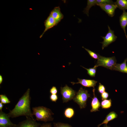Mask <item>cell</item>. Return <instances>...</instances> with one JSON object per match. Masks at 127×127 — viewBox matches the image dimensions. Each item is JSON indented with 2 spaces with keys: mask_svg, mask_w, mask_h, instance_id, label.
Here are the masks:
<instances>
[{
  "mask_svg": "<svg viewBox=\"0 0 127 127\" xmlns=\"http://www.w3.org/2000/svg\"><path fill=\"white\" fill-rule=\"evenodd\" d=\"M3 80L2 76L1 75H0V84H1L2 83Z\"/></svg>",
  "mask_w": 127,
  "mask_h": 127,
  "instance_id": "obj_31",
  "label": "cell"
},
{
  "mask_svg": "<svg viewBox=\"0 0 127 127\" xmlns=\"http://www.w3.org/2000/svg\"><path fill=\"white\" fill-rule=\"evenodd\" d=\"M115 4L120 10L125 11L127 9V0H117Z\"/></svg>",
  "mask_w": 127,
  "mask_h": 127,
  "instance_id": "obj_17",
  "label": "cell"
},
{
  "mask_svg": "<svg viewBox=\"0 0 127 127\" xmlns=\"http://www.w3.org/2000/svg\"><path fill=\"white\" fill-rule=\"evenodd\" d=\"M44 24L45 28L43 32L40 36V38L42 37L48 30L56 25L55 20L50 14L45 20Z\"/></svg>",
  "mask_w": 127,
  "mask_h": 127,
  "instance_id": "obj_12",
  "label": "cell"
},
{
  "mask_svg": "<svg viewBox=\"0 0 127 127\" xmlns=\"http://www.w3.org/2000/svg\"><path fill=\"white\" fill-rule=\"evenodd\" d=\"M54 127H72L70 125L68 124L60 123H54Z\"/></svg>",
  "mask_w": 127,
  "mask_h": 127,
  "instance_id": "obj_25",
  "label": "cell"
},
{
  "mask_svg": "<svg viewBox=\"0 0 127 127\" xmlns=\"http://www.w3.org/2000/svg\"><path fill=\"white\" fill-rule=\"evenodd\" d=\"M33 115H34L36 120L45 122L52 121L53 118L52 115L54 114L49 108L43 106L33 107Z\"/></svg>",
  "mask_w": 127,
  "mask_h": 127,
  "instance_id": "obj_2",
  "label": "cell"
},
{
  "mask_svg": "<svg viewBox=\"0 0 127 127\" xmlns=\"http://www.w3.org/2000/svg\"><path fill=\"white\" fill-rule=\"evenodd\" d=\"M99 92L101 94L105 91V86L100 83H99V85L98 87Z\"/></svg>",
  "mask_w": 127,
  "mask_h": 127,
  "instance_id": "obj_26",
  "label": "cell"
},
{
  "mask_svg": "<svg viewBox=\"0 0 127 127\" xmlns=\"http://www.w3.org/2000/svg\"><path fill=\"white\" fill-rule=\"evenodd\" d=\"M50 92L52 94H56L58 92V91L56 87L55 86H53L50 89Z\"/></svg>",
  "mask_w": 127,
  "mask_h": 127,
  "instance_id": "obj_28",
  "label": "cell"
},
{
  "mask_svg": "<svg viewBox=\"0 0 127 127\" xmlns=\"http://www.w3.org/2000/svg\"><path fill=\"white\" fill-rule=\"evenodd\" d=\"M110 17H113L115 14V11L117 8L115 4H97Z\"/></svg>",
  "mask_w": 127,
  "mask_h": 127,
  "instance_id": "obj_9",
  "label": "cell"
},
{
  "mask_svg": "<svg viewBox=\"0 0 127 127\" xmlns=\"http://www.w3.org/2000/svg\"><path fill=\"white\" fill-rule=\"evenodd\" d=\"M95 5H97L96 0H87V6L86 8L84 9L83 12L88 16L90 9L92 6Z\"/></svg>",
  "mask_w": 127,
  "mask_h": 127,
  "instance_id": "obj_18",
  "label": "cell"
},
{
  "mask_svg": "<svg viewBox=\"0 0 127 127\" xmlns=\"http://www.w3.org/2000/svg\"><path fill=\"white\" fill-rule=\"evenodd\" d=\"M0 101L3 104L8 103L10 102V101L5 95H0Z\"/></svg>",
  "mask_w": 127,
  "mask_h": 127,
  "instance_id": "obj_23",
  "label": "cell"
},
{
  "mask_svg": "<svg viewBox=\"0 0 127 127\" xmlns=\"http://www.w3.org/2000/svg\"><path fill=\"white\" fill-rule=\"evenodd\" d=\"M118 115L114 111H112L109 113L106 116L105 119L100 124H99L98 126L99 127L102 124H107L110 121L117 118Z\"/></svg>",
  "mask_w": 127,
  "mask_h": 127,
  "instance_id": "obj_16",
  "label": "cell"
},
{
  "mask_svg": "<svg viewBox=\"0 0 127 127\" xmlns=\"http://www.w3.org/2000/svg\"><path fill=\"white\" fill-rule=\"evenodd\" d=\"M116 60L115 56L106 57L99 55L95 66L97 67L102 66L112 70L115 65L116 63Z\"/></svg>",
  "mask_w": 127,
  "mask_h": 127,
  "instance_id": "obj_4",
  "label": "cell"
},
{
  "mask_svg": "<svg viewBox=\"0 0 127 127\" xmlns=\"http://www.w3.org/2000/svg\"><path fill=\"white\" fill-rule=\"evenodd\" d=\"M103 127H111L109 126H108L107 125V124H105L104 125Z\"/></svg>",
  "mask_w": 127,
  "mask_h": 127,
  "instance_id": "obj_33",
  "label": "cell"
},
{
  "mask_svg": "<svg viewBox=\"0 0 127 127\" xmlns=\"http://www.w3.org/2000/svg\"><path fill=\"white\" fill-rule=\"evenodd\" d=\"M82 47L84 48L88 53L93 58L95 59H99V55L96 53L95 52H93L89 49L83 47Z\"/></svg>",
  "mask_w": 127,
  "mask_h": 127,
  "instance_id": "obj_22",
  "label": "cell"
},
{
  "mask_svg": "<svg viewBox=\"0 0 127 127\" xmlns=\"http://www.w3.org/2000/svg\"><path fill=\"white\" fill-rule=\"evenodd\" d=\"M75 114V111L71 107H68L65 110L64 114L65 117L68 119L72 117Z\"/></svg>",
  "mask_w": 127,
  "mask_h": 127,
  "instance_id": "obj_19",
  "label": "cell"
},
{
  "mask_svg": "<svg viewBox=\"0 0 127 127\" xmlns=\"http://www.w3.org/2000/svg\"><path fill=\"white\" fill-rule=\"evenodd\" d=\"M30 89H28L19 99L14 108L8 114L10 117L15 118L21 116L33 118V115L30 107Z\"/></svg>",
  "mask_w": 127,
  "mask_h": 127,
  "instance_id": "obj_1",
  "label": "cell"
},
{
  "mask_svg": "<svg viewBox=\"0 0 127 127\" xmlns=\"http://www.w3.org/2000/svg\"><path fill=\"white\" fill-rule=\"evenodd\" d=\"M127 58L125 59L122 63L120 64L116 63L113 67L112 70L127 74Z\"/></svg>",
  "mask_w": 127,
  "mask_h": 127,
  "instance_id": "obj_15",
  "label": "cell"
},
{
  "mask_svg": "<svg viewBox=\"0 0 127 127\" xmlns=\"http://www.w3.org/2000/svg\"></svg>",
  "mask_w": 127,
  "mask_h": 127,
  "instance_id": "obj_34",
  "label": "cell"
},
{
  "mask_svg": "<svg viewBox=\"0 0 127 127\" xmlns=\"http://www.w3.org/2000/svg\"><path fill=\"white\" fill-rule=\"evenodd\" d=\"M95 88H93V97L92 98V100L91 103V109L90 110L91 112H95L97 111H99V108L101 106L100 103L98 99L95 96Z\"/></svg>",
  "mask_w": 127,
  "mask_h": 127,
  "instance_id": "obj_13",
  "label": "cell"
},
{
  "mask_svg": "<svg viewBox=\"0 0 127 127\" xmlns=\"http://www.w3.org/2000/svg\"><path fill=\"white\" fill-rule=\"evenodd\" d=\"M50 98L52 102H56L58 99V97L56 94H51L50 96Z\"/></svg>",
  "mask_w": 127,
  "mask_h": 127,
  "instance_id": "obj_27",
  "label": "cell"
},
{
  "mask_svg": "<svg viewBox=\"0 0 127 127\" xmlns=\"http://www.w3.org/2000/svg\"><path fill=\"white\" fill-rule=\"evenodd\" d=\"M51 123L44 124L40 126L39 127H51Z\"/></svg>",
  "mask_w": 127,
  "mask_h": 127,
  "instance_id": "obj_30",
  "label": "cell"
},
{
  "mask_svg": "<svg viewBox=\"0 0 127 127\" xmlns=\"http://www.w3.org/2000/svg\"><path fill=\"white\" fill-rule=\"evenodd\" d=\"M97 5L98 4H115V2L111 0H96Z\"/></svg>",
  "mask_w": 127,
  "mask_h": 127,
  "instance_id": "obj_24",
  "label": "cell"
},
{
  "mask_svg": "<svg viewBox=\"0 0 127 127\" xmlns=\"http://www.w3.org/2000/svg\"><path fill=\"white\" fill-rule=\"evenodd\" d=\"M119 18L120 26L124 31L127 40V36L125 30L127 25V12L125 11H123L122 14Z\"/></svg>",
  "mask_w": 127,
  "mask_h": 127,
  "instance_id": "obj_14",
  "label": "cell"
},
{
  "mask_svg": "<svg viewBox=\"0 0 127 127\" xmlns=\"http://www.w3.org/2000/svg\"><path fill=\"white\" fill-rule=\"evenodd\" d=\"M27 119L16 124L15 127H39L40 124L37 123L34 119L26 117Z\"/></svg>",
  "mask_w": 127,
  "mask_h": 127,
  "instance_id": "obj_8",
  "label": "cell"
},
{
  "mask_svg": "<svg viewBox=\"0 0 127 127\" xmlns=\"http://www.w3.org/2000/svg\"><path fill=\"white\" fill-rule=\"evenodd\" d=\"M90 97V94L88 93V91L81 87L73 100L79 105L80 109H82L86 107L87 99Z\"/></svg>",
  "mask_w": 127,
  "mask_h": 127,
  "instance_id": "obj_3",
  "label": "cell"
},
{
  "mask_svg": "<svg viewBox=\"0 0 127 127\" xmlns=\"http://www.w3.org/2000/svg\"><path fill=\"white\" fill-rule=\"evenodd\" d=\"M78 82L75 83L71 82V83L73 85L75 84H80L83 86L85 87H92L95 88L97 81L94 80L81 79L78 78Z\"/></svg>",
  "mask_w": 127,
  "mask_h": 127,
  "instance_id": "obj_11",
  "label": "cell"
},
{
  "mask_svg": "<svg viewBox=\"0 0 127 127\" xmlns=\"http://www.w3.org/2000/svg\"><path fill=\"white\" fill-rule=\"evenodd\" d=\"M109 96V94L106 91L101 94V96L102 100L106 99Z\"/></svg>",
  "mask_w": 127,
  "mask_h": 127,
  "instance_id": "obj_29",
  "label": "cell"
},
{
  "mask_svg": "<svg viewBox=\"0 0 127 127\" xmlns=\"http://www.w3.org/2000/svg\"><path fill=\"white\" fill-rule=\"evenodd\" d=\"M108 31L105 36H101L103 41L100 42L102 44V49L103 50L105 47L111 43L115 41L117 38L114 34V31L112 30L109 25H108Z\"/></svg>",
  "mask_w": 127,
  "mask_h": 127,
  "instance_id": "obj_6",
  "label": "cell"
},
{
  "mask_svg": "<svg viewBox=\"0 0 127 127\" xmlns=\"http://www.w3.org/2000/svg\"><path fill=\"white\" fill-rule=\"evenodd\" d=\"M112 101L111 99L103 100L101 102V106L102 109L109 108L111 106Z\"/></svg>",
  "mask_w": 127,
  "mask_h": 127,
  "instance_id": "obj_20",
  "label": "cell"
},
{
  "mask_svg": "<svg viewBox=\"0 0 127 127\" xmlns=\"http://www.w3.org/2000/svg\"><path fill=\"white\" fill-rule=\"evenodd\" d=\"M8 114L0 111V127H15L16 124L13 123L10 119Z\"/></svg>",
  "mask_w": 127,
  "mask_h": 127,
  "instance_id": "obj_7",
  "label": "cell"
},
{
  "mask_svg": "<svg viewBox=\"0 0 127 127\" xmlns=\"http://www.w3.org/2000/svg\"><path fill=\"white\" fill-rule=\"evenodd\" d=\"M50 14L55 20L56 25L64 17V15L61 12L59 6L55 7L51 12Z\"/></svg>",
  "mask_w": 127,
  "mask_h": 127,
  "instance_id": "obj_10",
  "label": "cell"
},
{
  "mask_svg": "<svg viewBox=\"0 0 127 127\" xmlns=\"http://www.w3.org/2000/svg\"><path fill=\"white\" fill-rule=\"evenodd\" d=\"M63 103H66L73 99L76 95L75 91L71 88L66 85L60 88Z\"/></svg>",
  "mask_w": 127,
  "mask_h": 127,
  "instance_id": "obj_5",
  "label": "cell"
},
{
  "mask_svg": "<svg viewBox=\"0 0 127 127\" xmlns=\"http://www.w3.org/2000/svg\"><path fill=\"white\" fill-rule=\"evenodd\" d=\"M4 105L3 104L1 103L0 102V111H2V108L3 107Z\"/></svg>",
  "mask_w": 127,
  "mask_h": 127,
  "instance_id": "obj_32",
  "label": "cell"
},
{
  "mask_svg": "<svg viewBox=\"0 0 127 127\" xmlns=\"http://www.w3.org/2000/svg\"><path fill=\"white\" fill-rule=\"evenodd\" d=\"M81 66L87 70V73L90 76L92 77L95 76L97 67L95 65L93 68L88 69L82 66Z\"/></svg>",
  "mask_w": 127,
  "mask_h": 127,
  "instance_id": "obj_21",
  "label": "cell"
}]
</instances>
